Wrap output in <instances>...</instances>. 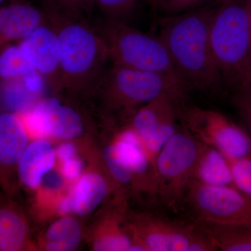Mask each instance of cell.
I'll return each mask as SVG.
<instances>
[{
    "mask_svg": "<svg viewBox=\"0 0 251 251\" xmlns=\"http://www.w3.org/2000/svg\"><path fill=\"white\" fill-rule=\"evenodd\" d=\"M216 9L206 6L164 16L157 33L186 85L209 94H220L225 87L211 46V25Z\"/></svg>",
    "mask_w": 251,
    "mask_h": 251,
    "instance_id": "1",
    "label": "cell"
},
{
    "mask_svg": "<svg viewBox=\"0 0 251 251\" xmlns=\"http://www.w3.org/2000/svg\"><path fill=\"white\" fill-rule=\"evenodd\" d=\"M41 1L58 38L61 89L97 90L110 62L103 39L87 20L62 12L53 0Z\"/></svg>",
    "mask_w": 251,
    "mask_h": 251,
    "instance_id": "2",
    "label": "cell"
},
{
    "mask_svg": "<svg viewBox=\"0 0 251 251\" xmlns=\"http://www.w3.org/2000/svg\"><path fill=\"white\" fill-rule=\"evenodd\" d=\"M211 41L225 87L232 91L251 82V26L248 0H231L216 8Z\"/></svg>",
    "mask_w": 251,
    "mask_h": 251,
    "instance_id": "3",
    "label": "cell"
},
{
    "mask_svg": "<svg viewBox=\"0 0 251 251\" xmlns=\"http://www.w3.org/2000/svg\"><path fill=\"white\" fill-rule=\"evenodd\" d=\"M94 27L105 43L110 64L168 74L185 82L158 34L140 31L127 22L104 19Z\"/></svg>",
    "mask_w": 251,
    "mask_h": 251,
    "instance_id": "4",
    "label": "cell"
},
{
    "mask_svg": "<svg viewBox=\"0 0 251 251\" xmlns=\"http://www.w3.org/2000/svg\"><path fill=\"white\" fill-rule=\"evenodd\" d=\"M97 90H102L110 101L132 112L133 116L139 110L138 106H144L163 94H174L185 101L191 89L168 74L110 64Z\"/></svg>",
    "mask_w": 251,
    "mask_h": 251,
    "instance_id": "5",
    "label": "cell"
},
{
    "mask_svg": "<svg viewBox=\"0 0 251 251\" xmlns=\"http://www.w3.org/2000/svg\"><path fill=\"white\" fill-rule=\"evenodd\" d=\"M202 147V143L181 125L157 155L158 190L164 204L175 212L184 205Z\"/></svg>",
    "mask_w": 251,
    "mask_h": 251,
    "instance_id": "6",
    "label": "cell"
},
{
    "mask_svg": "<svg viewBox=\"0 0 251 251\" xmlns=\"http://www.w3.org/2000/svg\"><path fill=\"white\" fill-rule=\"evenodd\" d=\"M180 123L198 141L219 150L229 159L251 158L250 135L222 112L182 105Z\"/></svg>",
    "mask_w": 251,
    "mask_h": 251,
    "instance_id": "7",
    "label": "cell"
},
{
    "mask_svg": "<svg viewBox=\"0 0 251 251\" xmlns=\"http://www.w3.org/2000/svg\"><path fill=\"white\" fill-rule=\"evenodd\" d=\"M184 204L196 221L251 228V198L234 186H212L192 181Z\"/></svg>",
    "mask_w": 251,
    "mask_h": 251,
    "instance_id": "8",
    "label": "cell"
},
{
    "mask_svg": "<svg viewBox=\"0 0 251 251\" xmlns=\"http://www.w3.org/2000/svg\"><path fill=\"white\" fill-rule=\"evenodd\" d=\"M184 102L174 94H163L140 108L132 117L130 126L154 162L165 144L179 128L180 110Z\"/></svg>",
    "mask_w": 251,
    "mask_h": 251,
    "instance_id": "9",
    "label": "cell"
},
{
    "mask_svg": "<svg viewBox=\"0 0 251 251\" xmlns=\"http://www.w3.org/2000/svg\"><path fill=\"white\" fill-rule=\"evenodd\" d=\"M22 120L28 133L38 139L54 137L70 140L83 131L78 112L56 98L44 99L31 105L23 112Z\"/></svg>",
    "mask_w": 251,
    "mask_h": 251,
    "instance_id": "10",
    "label": "cell"
},
{
    "mask_svg": "<svg viewBox=\"0 0 251 251\" xmlns=\"http://www.w3.org/2000/svg\"><path fill=\"white\" fill-rule=\"evenodd\" d=\"M18 45L34 70L54 89H61L58 38L49 22Z\"/></svg>",
    "mask_w": 251,
    "mask_h": 251,
    "instance_id": "11",
    "label": "cell"
},
{
    "mask_svg": "<svg viewBox=\"0 0 251 251\" xmlns=\"http://www.w3.org/2000/svg\"><path fill=\"white\" fill-rule=\"evenodd\" d=\"M45 9L29 0H9L0 8V46L19 42L47 24Z\"/></svg>",
    "mask_w": 251,
    "mask_h": 251,
    "instance_id": "12",
    "label": "cell"
},
{
    "mask_svg": "<svg viewBox=\"0 0 251 251\" xmlns=\"http://www.w3.org/2000/svg\"><path fill=\"white\" fill-rule=\"evenodd\" d=\"M141 229L145 251H188L198 223L176 220H150Z\"/></svg>",
    "mask_w": 251,
    "mask_h": 251,
    "instance_id": "13",
    "label": "cell"
},
{
    "mask_svg": "<svg viewBox=\"0 0 251 251\" xmlns=\"http://www.w3.org/2000/svg\"><path fill=\"white\" fill-rule=\"evenodd\" d=\"M56 151L44 139H37L28 145L18 160V173L21 181L31 188L39 187L45 175L52 170Z\"/></svg>",
    "mask_w": 251,
    "mask_h": 251,
    "instance_id": "14",
    "label": "cell"
},
{
    "mask_svg": "<svg viewBox=\"0 0 251 251\" xmlns=\"http://www.w3.org/2000/svg\"><path fill=\"white\" fill-rule=\"evenodd\" d=\"M193 181L207 186H234L230 160L219 150L202 144Z\"/></svg>",
    "mask_w": 251,
    "mask_h": 251,
    "instance_id": "15",
    "label": "cell"
},
{
    "mask_svg": "<svg viewBox=\"0 0 251 251\" xmlns=\"http://www.w3.org/2000/svg\"><path fill=\"white\" fill-rule=\"evenodd\" d=\"M25 127L17 115L1 114L0 116V161L9 166L16 163L27 148Z\"/></svg>",
    "mask_w": 251,
    "mask_h": 251,
    "instance_id": "16",
    "label": "cell"
},
{
    "mask_svg": "<svg viewBox=\"0 0 251 251\" xmlns=\"http://www.w3.org/2000/svg\"><path fill=\"white\" fill-rule=\"evenodd\" d=\"M113 146L117 156L131 172L133 179L143 176L152 163L155 165L140 137L130 126L120 133Z\"/></svg>",
    "mask_w": 251,
    "mask_h": 251,
    "instance_id": "17",
    "label": "cell"
},
{
    "mask_svg": "<svg viewBox=\"0 0 251 251\" xmlns=\"http://www.w3.org/2000/svg\"><path fill=\"white\" fill-rule=\"evenodd\" d=\"M198 223L211 238L216 250L251 251V227Z\"/></svg>",
    "mask_w": 251,
    "mask_h": 251,
    "instance_id": "18",
    "label": "cell"
},
{
    "mask_svg": "<svg viewBox=\"0 0 251 251\" xmlns=\"http://www.w3.org/2000/svg\"><path fill=\"white\" fill-rule=\"evenodd\" d=\"M107 193L105 180L100 175H84L73 192L74 211L77 216L89 215L101 203Z\"/></svg>",
    "mask_w": 251,
    "mask_h": 251,
    "instance_id": "19",
    "label": "cell"
},
{
    "mask_svg": "<svg viewBox=\"0 0 251 251\" xmlns=\"http://www.w3.org/2000/svg\"><path fill=\"white\" fill-rule=\"evenodd\" d=\"M81 227L76 220L66 217L55 221L48 229L46 249L49 251H75L80 244Z\"/></svg>",
    "mask_w": 251,
    "mask_h": 251,
    "instance_id": "20",
    "label": "cell"
},
{
    "mask_svg": "<svg viewBox=\"0 0 251 251\" xmlns=\"http://www.w3.org/2000/svg\"><path fill=\"white\" fill-rule=\"evenodd\" d=\"M36 72L18 45H8L1 48L0 77L2 82L23 80Z\"/></svg>",
    "mask_w": 251,
    "mask_h": 251,
    "instance_id": "21",
    "label": "cell"
},
{
    "mask_svg": "<svg viewBox=\"0 0 251 251\" xmlns=\"http://www.w3.org/2000/svg\"><path fill=\"white\" fill-rule=\"evenodd\" d=\"M26 235L23 220L13 211L1 209L0 212V250L18 251L22 247Z\"/></svg>",
    "mask_w": 251,
    "mask_h": 251,
    "instance_id": "22",
    "label": "cell"
},
{
    "mask_svg": "<svg viewBox=\"0 0 251 251\" xmlns=\"http://www.w3.org/2000/svg\"><path fill=\"white\" fill-rule=\"evenodd\" d=\"M139 0H94L104 20L128 23L135 12Z\"/></svg>",
    "mask_w": 251,
    "mask_h": 251,
    "instance_id": "23",
    "label": "cell"
},
{
    "mask_svg": "<svg viewBox=\"0 0 251 251\" xmlns=\"http://www.w3.org/2000/svg\"><path fill=\"white\" fill-rule=\"evenodd\" d=\"M232 101L251 138V82L234 92Z\"/></svg>",
    "mask_w": 251,
    "mask_h": 251,
    "instance_id": "24",
    "label": "cell"
},
{
    "mask_svg": "<svg viewBox=\"0 0 251 251\" xmlns=\"http://www.w3.org/2000/svg\"><path fill=\"white\" fill-rule=\"evenodd\" d=\"M229 160L234 186L251 198V158Z\"/></svg>",
    "mask_w": 251,
    "mask_h": 251,
    "instance_id": "25",
    "label": "cell"
},
{
    "mask_svg": "<svg viewBox=\"0 0 251 251\" xmlns=\"http://www.w3.org/2000/svg\"><path fill=\"white\" fill-rule=\"evenodd\" d=\"M103 156L113 177L121 184H128L133 181V175L123 161L117 156L113 145L104 150Z\"/></svg>",
    "mask_w": 251,
    "mask_h": 251,
    "instance_id": "26",
    "label": "cell"
},
{
    "mask_svg": "<svg viewBox=\"0 0 251 251\" xmlns=\"http://www.w3.org/2000/svg\"><path fill=\"white\" fill-rule=\"evenodd\" d=\"M59 10L73 17L88 21L95 2L94 0H53Z\"/></svg>",
    "mask_w": 251,
    "mask_h": 251,
    "instance_id": "27",
    "label": "cell"
},
{
    "mask_svg": "<svg viewBox=\"0 0 251 251\" xmlns=\"http://www.w3.org/2000/svg\"><path fill=\"white\" fill-rule=\"evenodd\" d=\"M212 1L214 0H161L157 10L165 16H171L204 7Z\"/></svg>",
    "mask_w": 251,
    "mask_h": 251,
    "instance_id": "28",
    "label": "cell"
},
{
    "mask_svg": "<svg viewBox=\"0 0 251 251\" xmlns=\"http://www.w3.org/2000/svg\"><path fill=\"white\" fill-rule=\"evenodd\" d=\"M133 240L125 234H116L99 239L94 249L98 251H130Z\"/></svg>",
    "mask_w": 251,
    "mask_h": 251,
    "instance_id": "29",
    "label": "cell"
},
{
    "mask_svg": "<svg viewBox=\"0 0 251 251\" xmlns=\"http://www.w3.org/2000/svg\"><path fill=\"white\" fill-rule=\"evenodd\" d=\"M61 171L64 177L69 179H76L82 173V162L75 157L63 161Z\"/></svg>",
    "mask_w": 251,
    "mask_h": 251,
    "instance_id": "30",
    "label": "cell"
},
{
    "mask_svg": "<svg viewBox=\"0 0 251 251\" xmlns=\"http://www.w3.org/2000/svg\"><path fill=\"white\" fill-rule=\"evenodd\" d=\"M56 156L63 162L74 158L75 156V148L71 143H64L58 147L56 151Z\"/></svg>",
    "mask_w": 251,
    "mask_h": 251,
    "instance_id": "31",
    "label": "cell"
},
{
    "mask_svg": "<svg viewBox=\"0 0 251 251\" xmlns=\"http://www.w3.org/2000/svg\"><path fill=\"white\" fill-rule=\"evenodd\" d=\"M59 211L62 214H68L74 211V198L73 194L63 198L59 204Z\"/></svg>",
    "mask_w": 251,
    "mask_h": 251,
    "instance_id": "32",
    "label": "cell"
},
{
    "mask_svg": "<svg viewBox=\"0 0 251 251\" xmlns=\"http://www.w3.org/2000/svg\"><path fill=\"white\" fill-rule=\"evenodd\" d=\"M46 176V184L48 187L54 188L59 186L60 184V179L58 175L52 173Z\"/></svg>",
    "mask_w": 251,
    "mask_h": 251,
    "instance_id": "33",
    "label": "cell"
},
{
    "mask_svg": "<svg viewBox=\"0 0 251 251\" xmlns=\"http://www.w3.org/2000/svg\"><path fill=\"white\" fill-rule=\"evenodd\" d=\"M147 2L148 3L153 9H158V6H159L160 2H161V0H146Z\"/></svg>",
    "mask_w": 251,
    "mask_h": 251,
    "instance_id": "34",
    "label": "cell"
},
{
    "mask_svg": "<svg viewBox=\"0 0 251 251\" xmlns=\"http://www.w3.org/2000/svg\"><path fill=\"white\" fill-rule=\"evenodd\" d=\"M248 9H249V20L251 26V0H248Z\"/></svg>",
    "mask_w": 251,
    "mask_h": 251,
    "instance_id": "35",
    "label": "cell"
},
{
    "mask_svg": "<svg viewBox=\"0 0 251 251\" xmlns=\"http://www.w3.org/2000/svg\"><path fill=\"white\" fill-rule=\"evenodd\" d=\"M231 1V0H219V1H217L218 4H225V3L228 2V1Z\"/></svg>",
    "mask_w": 251,
    "mask_h": 251,
    "instance_id": "36",
    "label": "cell"
},
{
    "mask_svg": "<svg viewBox=\"0 0 251 251\" xmlns=\"http://www.w3.org/2000/svg\"><path fill=\"white\" fill-rule=\"evenodd\" d=\"M6 1V0H0V4H1V5L4 4Z\"/></svg>",
    "mask_w": 251,
    "mask_h": 251,
    "instance_id": "37",
    "label": "cell"
}]
</instances>
